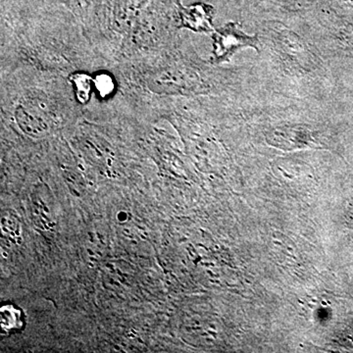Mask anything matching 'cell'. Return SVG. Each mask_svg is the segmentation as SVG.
Listing matches in <instances>:
<instances>
[{"label": "cell", "mask_w": 353, "mask_h": 353, "mask_svg": "<svg viewBox=\"0 0 353 353\" xmlns=\"http://www.w3.org/2000/svg\"><path fill=\"white\" fill-rule=\"evenodd\" d=\"M179 14L183 27L199 32L213 31L212 10L210 6L196 3L185 7L179 3Z\"/></svg>", "instance_id": "2"}, {"label": "cell", "mask_w": 353, "mask_h": 353, "mask_svg": "<svg viewBox=\"0 0 353 353\" xmlns=\"http://www.w3.org/2000/svg\"><path fill=\"white\" fill-rule=\"evenodd\" d=\"M83 1H85V4H90L94 0H83Z\"/></svg>", "instance_id": "6"}, {"label": "cell", "mask_w": 353, "mask_h": 353, "mask_svg": "<svg viewBox=\"0 0 353 353\" xmlns=\"http://www.w3.org/2000/svg\"><path fill=\"white\" fill-rule=\"evenodd\" d=\"M213 54L215 62L228 61L236 50L243 48H252L259 51V38L250 36L241 30L236 23H229L222 29L215 31L212 36Z\"/></svg>", "instance_id": "1"}, {"label": "cell", "mask_w": 353, "mask_h": 353, "mask_svg": "<svg viewBox=\"0 0 353 353\" xmlns=\"http://www.w3.org/2000/svg\"><path fill=\"white\" fill-rule=\"evenodd\" d=\"M71 82L75 88L77 99L82 104L88 103L94 87V79L85 73H76L71 77Z\"/></svg>", "instance_id": "4"}, {"label": "cell", "mask_w": 353, "mask_h": 353, "mask_svg": "<svg viewBox=\"0 0 353 353\" xmlns=\"http://www.w3.org/2000/svg\"><path fill=\"white\" fill-rule=\"evenodd\" d=\"M94 88L101 97H108L115 90V82L112 77L108 73L99 74L94 79Z\"/></svg>", "instance_id": "5"}, {"label": "cell", "mask_w": 353, "mask_h": 353, "mask_svg": "<svg viewBox=\"0 0 353 353\" xmlns=\"http://www.w3.org/2000/svg\"><path fill=\"white\" fill-rule=\"evenodd\" d=\"M16 116L18 124L26 132L38 134L46 129V122L39 108H34L28 104L19 105L16 111Z\"/></svg>", "instance_id": "3"}]
</instances>
